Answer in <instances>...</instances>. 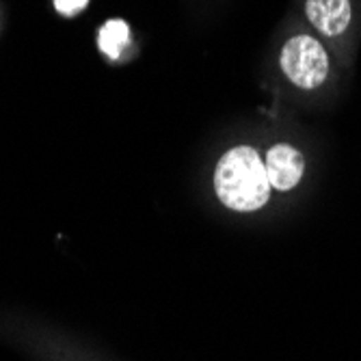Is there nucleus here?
I'll list each match as a JSON object with an SVG mask.
<instances>
[{
    "mask_svg": "<svg viewBox=\"0 0 361 361\" xmlns=\"http://www.w3.org/2000/svg\"><path fill=\"white\" fill-rule=\"evenodd\" d=\"M271 182L264 160L251 145L225 152L214 169V192L219 202L234 212H255L271 200Z\"/></svg>",
    "mask_w": 361,
    "mask_h": 361,
    "instance_id": "1",
    "label": "nucleus"
},
{
    "mask_svg": "<svg viewBox=\"0 0 361 361\" xmlns=\"http://www.w3.org/2000/svg\"><path fill=\"white\" fill-rule=\"evenodd\" d=\"M279 70L297 89L316 91L331 74V56L318 37L310 32H299L281 46Z\"/></svg>",
    "mask_w": 361,
    "mask_h": 361,
    "instance_id": "2",
    "label": "nucleus"
},
{
    "mask_svg": "<svg viewBox=\"0 0 361 361\" xmlns=\"http://www.w3.org/2000/svg\"><path fill=\"white\" fill-rule=\"evenodd\" d=\"M264 167L271 186L275 190L288 192L299 186L305 176V156L290 143H275L267 152Z\"/></svg>",
    "mask_w": 361,
    "mask_h": 361,
    "instance_id": "3",
    "label": "nucleus"
},
{
    "mask_svg": "<svg viewBox=\"0 0 361 361\" xmlns=\"http://www.w3.org/2000/svg\"><path fill=\"white\" fill-rule=\"evenodd\" d=\"M305 18L326 39H340L353 22V0H305Z\"/></svg>",
    "mask_w": 361,
    "mask_h": 361,
    "instance_id": "4",
    "label": "nucleus"
},
{
    "mask_svg": "<svg viewBox=\"0 0 361 361\" xmlns=\"http://www.w3.org/2000/svg\"><path fill=\"white\" fill-rule=\"evenodd\" d=\"M130 44V26L123 20H109L97 35V46L109 59H119Z\"/></svg>",
    "mask_w": 361,
    "mask_h": 361,
    "instance_id": "5",
    "label": "nucleus"
},
{
    "mask_svg": "<svg viewBox=\"0 0 361 361\" xmlns=\"http://www.w3.org/2000/svg\"><path fill=\"white\" fill-rule=\"evenodd\" d=\"M89 0H54V9L61 16H76L80 9L87 7Z\"/></svg>",
    "mask_w": 361,
    "mask_h": 361,
    "instance_id": "6",
    "label": "nucleus"
}]
</instances>
